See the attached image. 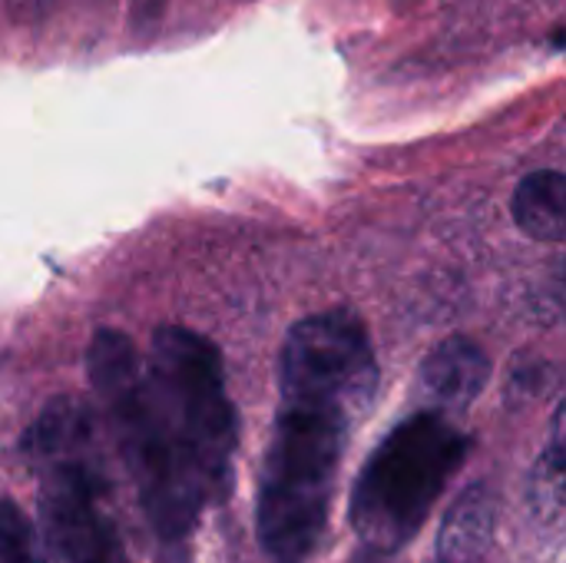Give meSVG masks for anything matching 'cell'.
Segmentation results:
<instances>
[{
  "label": "cell",
  "instance_id": "cell-1",
  "mask_svg": "<svg viewBox=\"0 0 566 563\" xmlns=\"http://www.w3.org/2000/svg\"><path fill=\"white\" fill-rule=\"evenodd\" d=\"M86 378L146 524L163 544L186 541L232 481L239 415L222 348L166 322L139 355L126 332L96 329Z\"/></svg>",
  "mask_w": 566,
  "mask_h": 563
},
{
  "label": "cell",
  "instance_id": "cell-2",
  "mask_svg": "<svg viewBox=\"0 0 566 563\" xmlns=\"http://www.w3.org/2000/svg\"><path fill=\"white\" fill-rule=\"evenodd\" d=\"M365 319L325 309L298 319L279 348V405L255 491V538L269 563H308L328 531L355 425L378 395Z\"/></svg>",
  "mask_w": 566,
  "mask_h": 563
},
{
  "label": "cell",
  "instance_id": "cell-3",
  "mask_svg": "<svg viewBox=\"0 0 566 563\" xmlns=\"http://www.w3.org/2000/svg\"><path fill=\"white\" fill-rule=\"evenodd\" d=\"M23 458L36 475L40 541L53 563H133L106 475L93 411L76 398H53L23 435Z\"/></svg>",
  "mask_w": 566,
  "mask_h": 563
},
{
  "label": "cell",
  "instance_id": "cell-4",
  "mask_svg": "<svg viewBox=\"0 0 566 563\" xmlns=\"http://www.w3.org/2000/svg\"><path fill=\"white\" fill-rule=\"evenodd\" d=\"M468 455L471 435L458 418L434 408H415L401 418L375 445L348 498V524L361 551L385 561L405 551L428 524Z\"/></svg>",
  "mask_w": 566,
  "mask_h": 563
},
{
  "label": "cell",
  "instance_id": "cell-5",
  "mask_svg": "<svg viewBox=\"0 0 566 563\" xmlns=\"http://www.w3.org/2000/svg\"><path fill=\"white\" fill-rule=\"evenodd\" d=\"M491 378V358L468 335H451L438 342L415 378L418 408H434L448 418H461L481 398Z\"/></svg>",
  "mask_w": 566,
  "mask_h": 563
},
{
  "label": "cell",
  "instance_id": "cell-6",
  "mask_svg": "<svg viewBox=\"0 0 566 563\" xmlns=\"http://www.w3.org/2000/svg\"><path fill=\"white\" fill-rule=\"evenodd\" d=\"M497 528V494L478 481L464 488L454 504L448 508L441 531H438V561L474 563L481 561L494 541Z\"/></svg>",
  "mask_w": 566,
  "mask_h": 563
},
{
  "label": "cell",
  "instance_id": "cell-7",
  "mask_svg": "<svg viewBox=\"0 0 566 563\" xmlns=\"http://www.w3.org/2000/svg\"><path fill=\"white\" fill-rule=\"evenodd\" d=\"M566 179L560 169H537L521 179L511 199L517 229L534 242H564Z\"/></svg>",
  "mask_w": 566,
  "mask_h": 563
},
{
  "label": "cell",
  "instance_id": "cell-8",
  "mask_svg": "<svg viewBox=\"0 0 566 563\" xmlns=\"http://www.w3.org/2000/svg\"><path fill=\"white\" fill-rule=\"evenodd\" d=\"M0 563H43L30 518L7 498H0Z\"/></svg>",
  "mask_w": 566,
  "mask_h": 563
},
{
  "label": "cell",
  "instance_id": "cell-9",
  "mask_svg": "<svg viewBox=\"0 0 566 563\" xmlns=\"http://www.w3.org/2000/svg\"><path fill=\"white\" fill-rule=\"evenodd\" d=\"M352 563H388L385 557H378V554H368V551H361L358 548V554H352Z\"/></svg>",
  "mask_w": 566,
  "mask_h": 563
}]
</instances>
